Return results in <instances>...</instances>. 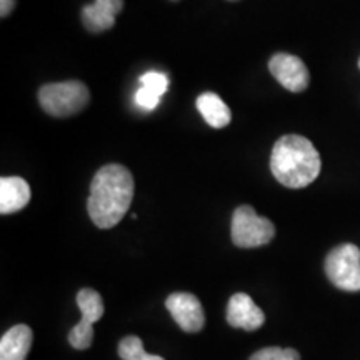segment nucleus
Instances as JSON below:
<instances>
[{"label": "nucleus", "instance_id": "obj_1", "mask_svg": "<svg viewBox=\"0 0 360 360\" xmlns=\"http://www.w3.org/2000/svg\"><path fill=\"white\" fill-rule=\"evenodd\" d=\"M134 177L124 165H103L94 175L87 202L89 215L98 229H112L125 217L134 199Z\"/></svg>", "mask_w": 360, "mask_h": 360}, {"label": "nucleus", "instance_id": "obj_2", "mask_svg": "<svg viewBox=\"0 0 360 360\" xmlns=\"http://www.w3.org/2000/svg\"><path fill=\"white\" fill-rule=\"evenodd\" d=\"M322 160L317 148L302 135H283L270 155V170L282 186L304 188L319 177Z\"/></svg>", "mask_w": 360, "mask_h": 360}, {"label": "nucleus", "instance_id": "obj_3", "mask_svg": "<svg viewBox=\"0 0 360 360\" xmlns=\"http://www.w3.org/2000/svg\"><path fill=\"white\" fill-rule=\"evenodd\" d=\"M39 102L49 115L60 119L82 112L90 102V92L79 80L47 84L39 90Z\"/></svg>", "mask_w": 360, "mask_h": 360}, {"label": "nucleus", "instance_id": "obj_4", "mask_svg": "<svg viewBox=\"0 0 360 360\" xmlns=\"http://www.w3.org/2000/svg\"><path fill=\"white\" fill-rule=\"evenodd\" d=\"M232 242L240 249L267 245L276 237V225L255 214L254 207L240 205L232 215Z\"/></svg>", "mask_w": 360, "mask_h": 360}, {"label": "nucleus", "instance_id": "obj_5", "mask_svg": "<svg viewBox=\"0 0 360 360\" xmlns=\"http://www.w3.org/2000/svg\"><path fill=\"white\" fill-rule=\"evenodd\" d=\"M326 274L337 289L360 290V249L354 244H342L328 252Z\"/></svg>", "mask_w": 360, "mask_h": 360}, {"label": "nucleus", "instance_id": "obj_6", "mask_svg": "<svg viewBox=\"0 0 360 360\" xmlns=\"http://www.w3.org/2000/svg\"><path fill=\"white\" fill-rule=\"evenodd\" d=\"M77 305L82 312V321L70 330L69 342L74 349L85 350L94 342L92 326L103 317V300L94 289H82L77 294Z\"/></svg>", "mask_w": 360, "mask_h": 360}, {"label": "nucleus", "instance_id": "obj_7", "mask_svg": "<svg viewBox=\"0 0 360 360\" xmlns=\"http://www.w3.org/2000/svg\"><path fill=\"white\" fill-rule=\"evenodd\" d=\"M269 70L277 82L290 92H304L310 84L309 69L305 67L302 58L292 56V53H276L270 58Z\"/></svg>", "mask_w": 360, "mask_h": 360}, {"label": "nucleus", "instance_id": "obj_8", "mask_svg": "<svg viewBox=\"0 0 360 360\" xmlns=\"http://www.w3.org/2000/svg\"><path fill=\"white\" fill-rule=\"evenodd\" d=\"M165 307L177 322V326L188 334H197L205 326V315L200 300L188 292H175L165 300Z\"/></svg>", "mask_w": 360, "mask_h": 360}, {"label": "nucleus", "instance_id": "obj_9", "mask_svg": "<svg viewBox=\"0 0 360 360\" xmlns=\"http://www.w3.org/2000/svg\"><path fill=\"white\" fill-rule=\"evenodd\" d=\"M227 322L233 328H242L245 332H255L264 326L265 314L259 305H255L250 295L236 294L231 297L227 305Z\"/></svg>", "mask_w": 360, "mask_h": 360}, {"label": "nucleus", "instance_id": "obj_10", "mask_svg": "<svg viewBox=\"0 0 360 360\" xmlns=\"http://www.w3.org/2000/svg\"><path fill=\"white\" fill-rule=\"evenodd\" d=\"M124 0H96L82 8V24L89 32H105L115 25V15L122 12Z\"/></svg>", "mask_w": 360, "mask_h": 360}, {"label": "nucleus", "instance_id": "obj_11", "mask_svg": "<svg viewBox=\"0 0 360 360\" xmlns=\"http://www.w3.org/2000/svg\"><path fill=\"white\" fill-rule=\"evenodd\" d=\"M30 202V186L20 177L0 179V214L19 212Z\"/></svg>", "mask_w": 360, "mask_h": 360}, {"label": "nucleus", "instance_id": "obj_12", "mask_svg": "<svg viewBox=\"0 0 360 360\" xmlns=\"http://www.w3.org/2000/svg\"><path fill=\"white\" fill-rule=\"evenodd\" d=\"M34 334L29 326L19 323L2 335L0 360H25L32 347Z\"/></svg>", "mask_w": 360, "mask_h": 360}, {"label": "nucleus", "instance_id": "obj_13", "mask_svg": "<svg viewBox=\"0 0 360 360\" xmlns=\"http://www.w3.org/2000/svg\"><path fill=\"white\" fill-rule=\"evenodd\" d=\"M197 109H199L200 115L204 117V120L210 127L224 129L225 125L231 124V109L225 105V102L217 94L205 92L199 96V98H197Z\"/></svg>", "mask_w": 360, "mask_h": 360}, {"label": "nucleus", "instance_id": "obj_14", "mask_svg": "<svg viewBox=\"0 0 360 360\" xmlns=\"http://www.w3.org/2000/svg\"><path fill=\"white\" fill-rule=\"evenodd\" d=\"M119 357L122 360H165L160 355L147 354L142 339L135 335L124 337L119 344Z\"/></svg>", "mask_w": 360, "mask_h": 360}, {"label": "nucleus", "instance_id": "obj_15", "mask_svg": "<svg viewBox=\"0 0 360 360\" xmlns=\"http://www.w3.org/2000/svg\"><path fill=\"white\" fill-rule=\"evenodd\" d=\"M249 360H300V354L295 349L265 347L255 352Z\"/></svg>", "mask_w": 360, "mask_h": 360}, {"label": "nucleus", "instance_id": "obj_16", "mask_svg": "<svg viewBox=\"0 0 360 360\" xmlns=\"http://www.w3.org/2000/svg\"><path fill=\"white\" fill-rule=\"evenodd\" d=\"M141 85L155 94V96L162 97L165 92H167L169 87V77L165 74H160V72H147L141 77Z\"/></svg>", "mask_w": 360, "mask_h": 360}, {"label": "nucleus", "instance_id": "obj_17", "mask_svg": "<svg viewBox=\"0 0 360 360\" xmlns=\"http://www.w3.org/2000/svg\"><path fill=\"white\" fill-rule=\"evenodd\" d=\"M135 102H137L141 107H143V109L152 110V109H155L157 105H159L160 97L155 96L152 90H148L146 87H141L137 90V94H135Z\"/></svg>", "mask_w": 360, "mask_h": 360}, {"label": "nucleus", "instance_id": "obj_18", "mask_svg": "<svg viewBox=\"0 0 360 360\" xmlns=\"http://www.w3.org/2000/svg\"><path fill=\"white\" fill-rule=\"evenodd\" d=\"M15 2L17 0H0V15H2V19L11 15L13 7H15Z\"/></svg>", "mask_w": 360, "mask_h": 360}, {"label": "nucleus", "instance_id": "obj_19", "mask_svg": "<svg viewBox=\"0 0 360 360\" xmlns=\"http://www.w3.org/2000/svg\"><path fill=\"white\" fill-rule=\"evenodd\" d=\"M359 69H360V60H359Z\"/></svg>", "mask_w": 360, "mask_h": 360}]
</instances>
